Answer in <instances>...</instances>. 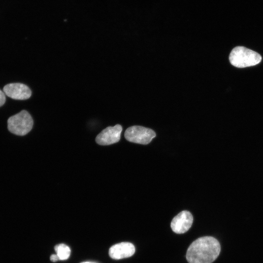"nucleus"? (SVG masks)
<instances>
[{
	"mask_svg": "<svg viewBox=\"0 0 263 263\" xmlns=\"http://www.w3.org/2000/svg\"><path fill=\"white\" fill-rule=\"evenodd\" d=\"M221 251L219 241L211 236L200 237L188 247L186 258L188 263H212Z\"/></svg>",
	"mask_w": 263,
	"mask_h": 263,
	"instance_id": "nucleus-1",
	"label": "nucleus"
},
{
	"mask_svg": "<svg viewBox=\"0 0 263 263\" xmlns=\"http://www.w3.org/2000/svg\"><path fill=\"white\" fill-rule=\"evenodd\" d=\"M229 60L235 67L245 68L259 64L262 56L258 53L244 46H237L231 51Z\"/></svg>",
	"mask_w": 263,
	"mask_h": 263,
	"instance_id": "nucleus-2",
	"label": "nucleus"
},
{
	"mask_svg": "<svg viewBox=\"0 0 263 263\" xmlns=\"http://www.w3.org/2000/svg\"><path fill=\"white\" fill-rule=\"evenodd\" d=\"M33 120L29 113L22 110L10 117L7 120V128L12 133L24 136L32 129Z\"/></svg>",
	"mask_w": 263,
	"mask_h": 263,
	"instance_id": "nucleus-3",
	"label": "nucleus"
},
{
	"mask_svg": "<svg viewBox=\"0 0 263 263\" xmlns=\"http://www.w3.org/2000/svg\"><path fill=\"white\" fill-rule=\"evenodd\" d=\"M124 136L128 141L143 145H147L156 136L152 130L140 126H133L126 130Z\"/></svg>",
	"mask_w": 263,
	"mask_h": 263,
	"instance_id": "nucleus-4",
	"label": "nucleus"
},
{
	"mask_svg": "<svg viewBox=\"0 0 263 263\" xmlns=\"http://www.w3.org/2000/svg\"><path fill=\"white\" fill-rule=\"evenodd\" d=\"M122 127L119 124L109 126L102 130L96 137L95 141L100 145H110L118 142L120 139Z\"/></svg>",
	"mask_w": 263,
	"mask_h": 263,
	"instance_id": "nucleus-5",
	"label": "nucleus"
},
{
	"mask_svg": "<svg viewBox=\"0 0 263 263\" xmlns=\"http://www.w3.org/2000/svg\"><path fill=\"white\" fill-rule=\"evenodd\" d=\"M193 223V216L191 213L184 210L175 216L171 222L170 226L173 232L182 234L190 228Z\"/></svg>",
	"mask_w": 263,
	"mask_h": 263,
	"instance_id": "nucleus-6",
	"label": "nucleus"
},
{
	"mask_svg": "<svg viewBox=\"0 0 263 263\" xmlns=\"http://www.w3.org/2000/svg\"><path fill=\"white\" fill-rule=\"evenodd\" d=\"M5 94L16 100H25L30 97L32 92L26 85L13 83L6 85L3 88Z\"/></svg>",
	"mask_w": 263,
	"mask_h": 263,
	"instance_id": "nucleus-7",
	"label": "nucleus"
},
{
	"mask_svg": "<svg viewBox=\"0 0 263 263\" xmlns=\"http://www.w3.org/2000/svg\"><path fill=\"white\" fill-rule=\"evenodd\" d=\"M135 247L129 242L116 244L110 247L109 254L111 258L119 260L132 256L135 252Z\"/></svg>",
	"mask_w": 263,
	"mask_h": 263,
	"instance_id": "nucleus-8",
	"label": "nucleus"
},
{
	"mask_svg": "<svg viewBox=\"0 0 263 263\" xmlns=\"http://www.w3.org/2000/svg\"><path fill=\"white\" fill-rule=\"evenodd\" d=\"M54 249L56 253V255L59 257V260H67L70 255L71 250L65 244H58L55 246Z\"/></svg>",
	"mask_w": 263,
	"mask_h": 263,
	"instance_id": "nucleus-9",
	"label": "nucleus"
},
{
	"mask_svg": "<svg viewBox=\"0 0 263 263\" xmlns=\"http://www.w3.org/2000/svg\"><path fill=\"white\" fill-rule=\"evenodd\" d=\"M5 94L0 90V107L2 106L5 103Z\"/></svg>",
	"mask_w": 263,
	"mask_h": 263,
	"instance_id": "nucleus-10",
	"label": "nucleus"
},
{
	"mask_svg": "<svg viewBox=\"0 0 263 263\" xmlns=\"http://www.w3.org/2000/svg\"><path fill=\"white\" fill-rule=\"evenodd\" d=\"M50 260L53 262H56L59 260V259L56 254H53L50 256Z\"/></svg>",
	"mask_w": 263,
	"mask_h": 263,
	"instance_id": "nucleus-11",
	"label": "nucleus"
},
{
	"mask_svg": "<svg viewBox=\"0 0 263 263\" xmlns=\"http://www.w3.org/2000/svg\"><path fill=\"white\" fill-rule=\"evenodd\" d=\"M92 263V262H83V263Z\"/></svg>",
	"mask_w": 263,
	"mask_h": 263,
	"instance_id": "nucleus-12",
	"label": "nucleus"
}]
</instances>
